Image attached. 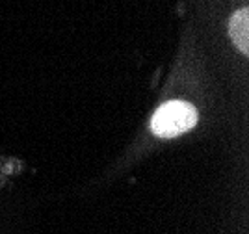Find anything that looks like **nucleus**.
Masks as SVG:
<instances>
[{
    "label": "nucleus",
    "instance_id": "1",
    "mask_svg": "<svg viewBox=\"0 0 249 234\" xmlns=\"http://www.w3.org/2000/svg\"><path fill=\"white\" fill-rule=\"evenodd\" d=\"M197 123V110L184 101H169L162 104L153 115L151 130L160 138H175L188 132Z\"/></svg>",
    "mask_w": 249,
    "mask_h": 234
},
{
    "label": "nucleus",
    "instance_id": "2",
    "mask_svg": "<svg viewBox=\"0 0 249 234\" xmlns=\"http://www.w3.org/2000/svg\"><path fill=\"white\" fill-rule=\"evenodd\" d=\"M248 10L244 8V10L236 11L232 17H231V22H229V32H231V37L234 41V45L238 47L240 51L244 52V54H248Z\"/></svg>",
    "mask_w": 249,
    "mask_h": 234
}]
</instances>
